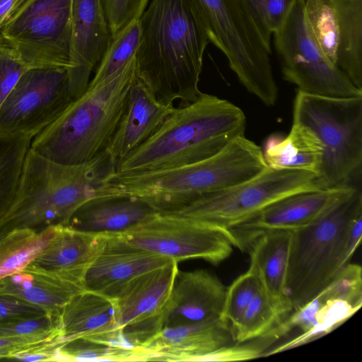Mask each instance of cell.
I'll list each match as a JSON object with an SVG mask.
<instances>
[{"mask_svg": "<svg viewBox=\"0 0 362 362\" xmlns=\"http://www.w3.org/2000/svg\"><path fill=\"white\" fill-rule=\"evenodd\" d=\"M136 78L158 102L196 100L207 30L189 0H150L140 17Z\"/></svg>", "mask_w": 362, "mask_h": 362, "instance_id": "1", "label": "cell"}, {"mask_svg": "<svg viewBox=\"0 0 362 362\" xmlns=\"http://www.w3.org/2000/svg\"><path fill=\"white\" fill-rule=\"evenodd\" d=\"M116 165L106 150L86 163L66 165L29 149L13 200L0 218V239L15 229L68 226L81 206L102 197Z\"/></svg>", "mask_w": 362, "mask_h": 362, "instance_id": "2", "label": "cell"}, {"mask_svg": "<svg viewBox=\"0 0 362 362\" xmlns=\"http://www.w3.org/2000/svg\"><path fill=\"white\" fill-rule=\"evenodd\" d=\"M245 127L240 107L202 93L190 104L175 107L153 136L117 164L116 175L145 173L202 160L243 136Z\"/></svg>", "mask_w": 362, "mask_h": 362, "instance_id": "3", "label": "cell"}, {"mask_svg": "<svg viewBox=\"0 0 362 362\" xmlns=\"http://www.w3.org/2000/svg\"><path fill=\"white\" fill-rule=\"evenodd\" d=\"M267 167L262 148L243 135L193 163L140 174L115 173L103 197H134L156 211L174 212L205 195L250 180Z\"/></svg>", "mask_w": 362, "mask_h": 362, "instance_id": "4", "label": "cell"}, {"mask_svg": "<svg viewBox=\"0 0 362 362\" xmlns=\"http://www.w3.org/2000/svg\"><path fill=\"white\" fill-rule=\"evenodd\" d=\"M136 78L134 57L110 78L87 88L32 139L30 149L66 165L81 164L94 158L107 148L114 135Z\"/></svg>", "mask_w": 362, "mask_h": 362, "instance_id": "5", "label": "cell"}, {"mask_svg": "<svg viewBox=\"0 0 362 362\" xmlns=\"http://www.w3.org/2000/svg\"><path fill=\"white\" fill-rule=\"evenodd\" d=\"M362 211L359 188L315 222L292 230L287 290L293 311L313 299L349 263L347 231Z\"/></svg>", "mask_w": 362, "mask_h": 362, "instance_id": "6", "label": "cell"}, {"mask_svg": "<svg viewBox=\"0 0 362 362\" xmlns=\"http://www.w3.org/2000/svg\"><path fill=\"white\" fill-rule=\"evenodd\" d=\"M293 123L311 130L321 141L318 179L324 188L349 184L362 164V96L329 97L298 90Z\"/></svg>", "mask_w": 362, "mask_h": 362, "instance_id": "7", "label": "cell"}, {"mask_svg": "<svg viewBox=\"0 0 362 362\" xmlns=\"http://www.w3.org/2000/svg\"><path fill=\"white\" fill-rule=\"evenodd\" d=\"M213 43L246 90L264 105L278 99L269 49L240 0H189Z\"/></svg>", "mask_w": 362, "mask_h": 362, "instance_id": "8", "label": "cell"}, {"mask_svg": "<svg viewBox=\"0 0 362 362\" xmlns=\"http://www.w3.org/2000/svg\"><path fill=\"white\" fill-rule=\"evenodd\" d=\"M305 0H297L274 35L283 78L298 90L329 97L362 96L348 76L327 57L311 34L304 13Z\"/></svg>", "mask_w": 362, "mask_h": 362, "instance_id": "9", "label": "cell"}, {"mask_svg": "<svg viewBox=\"0 0 362 362\" xmlns=\"http://www.w3.org/2000/svg\"><path fill=\"white\" fill-rule=\"evenodd\" d=\"M115 235L130 246L177 262L202 259L216 265L234 247L225 230L168 212L156 211Z\"/></svg>", "mask_w": 362, "mask_h": 362, "instance_id": "10", "label": "cell"}, {"mask_svg": "<svg viewBox=\"0 0 362 362\" xmlns=\"http://www.w3.org/2000/svg\"><path fill=\"white\" fill-rule=\"evenodd\" d=\"M324 189L318 177L298 170L267 167L253 178L205 195L181 209L168 212L226 230L272 202L297 192Z\"/></svg>", "mask_w": 362, "mask_h": 362, "instance_id": "11", "label": "cell"}, {"mask_svg": "<svg viewBox=\"0 0 362 362\" xmlns=\"http://www.w3.org/2000/svg\"><path fill=\"white\" fill-rule=\"evenodd\" d=\"M74 0H32L0 35L28 67L69 69Z\"/></svg>", "mask_w": 362, "mask_h": 362, "instance_id": "12", "label": "cell"}, {"mask_svg": "<svg viewBox=\"0 0 362 362\" xmlns=\"http://www.w3.org/2000/svg\"><path fill=\"white\" fill-rule=\"evenodd\" d=\"M73 101L66 69L28 68L0 107V134L33 139Z\"/></svg>", "mask_w": 362, "mask_h": 362, "instance_id": "13", "label": "cell"}, {"mask_svg": "<svg viewBox=\"0 0 362 362\" xmlns=\"http://www.w3.org/2000/svg\"><path fill=\"white\" fill-rule=\"evenodd\" d=\"M356 188L346 184L292 194L225 230L233 247L247 252L253 242L265 233L295 230L315 222L351 195Z\"/></svg>", "mask_w": 362, "mask_h": 362, "instance_id": "14", "label": "cell"}, {"mask_svg": "<svg viewBox=\"0 0 362 362\" xmlns=\"http://www.w3.org/2000/svg\"><path fill=\"white\" fill-rule=\"evenodd\" d=\"M178 271L173 260L140 276L114 299L117 329L127 346L138 349L164 327Z\"/></svg>", "mask_w": 362, "mask_h": 362, "instance_id": "15", "label": "cell"}, {"mask_svg": "<svg viewBox=\"0 0 362 362\" xmlns=\"http://www.w3.org/2000/svg\"><path fill=\"white\" fill-rule=\"evenodd\" d=\"M234 342L230 326L220 317L165 327L139 347V361H206L212 352Z\"/></svg>", "mask_w": 362, "mask_h": 362, "instance_id": "16", "label": "cell"}, {"mask_svg": "<svg viewBox=\"0 0 362 362\" xmlns=\"http://www.w3.org/2000/svg\"><path fill=\"white\" fill-rule=\"evenodd\" d=\"M112 37L101 0H74L69 89L74 100L87 90Z\"/></svg>", "mask_w": 362, "mask_h": 362, "instance_id": "17", "label": "cell"}, {"mask_svg": "<svg viewBox=\"0 0 362 362\" xmlns=\"http://www.w3.org/2000/svg\"><path fill=\"white\" fill-rule=\"evenodd\" d=\"M173 260L132 246L111 234L87 269L85 289L115 299L133 281Z\"/></svg>", "mask_w": 362, "mask_h": 362, "instance_id": "18", "label": "cell"}, {"mask_svg": "<svg viewBox=\"0 0 362 362\" xmlns=\"http://www.w3.org/2000/svg\"><path fill=\"white\" fill-rule=\"evenodd\" d=\"M86 270H49L33 263L0 280V295H8L38 305L47 314L60 315L64 306L85 291Z\"/></svg>", "mask_w": 362, "mask_h": 362, "instance_id": "19", "label": "cell"}, {"mask_svg": "<svg viewBox=\"0 0 362 362\" xmlns=\"http://www.w3.org/2000/svg\"><path fill=\"white\" fill-rule=\"evenodd\" d=\"M226 288L218 278L206 270H179L167 308L164 327L220 317Z\"/></svg>", "mask_w": 362, "mask_h": 362, "instance_id": "20", "label": "cell"}, {"mask_svg": "<svg viewBox=\"0 0 362 362\" xmlns=\"http://www.w3.org/2000/svg\"><path fill=\"white\" fill-rule=\"evenodd\" d=\"M59 318L62 337L58 346L83 339L129 348L123 342L117 329L114 299L85 290L64 306Z\"/></svg>", "mask_w": 362, "mask_h": 362, "instance_id": "21", "label": "cell"}, {"mask_svg": "<svg viewBox=\"0 0 362 362\" xmlns=\"http://www.w3.org/2000/svg\"><path fill=\"white\" fill-rule=\"evenodd\" d=\"M174 108L156 100L136 78L130 87L124 112L105 150L117 164L153 136Z\"/></svg>", "mask_w": 362, "mask_h": 362, "instance_id": "22", "label": "cell"}, {"mask_svg": "<svg viewBox=\"0 0 362 362\" xmlns=\"http://www.w3.org/2000/svg\"><path fill=\"white\" fill-rule=\"evenodd\" d=\"M292 230L265 233L250 247L251 267L262 291L283 318L293 311L287 290Z\"/></svg>", "mask_w": 362, "mask_h": 362, "instance_id": "23", "label": "cell"}, {"mask_svg": "<svg viewBox=\"0 0 362 362\" xmlns=\"http://www.w3.org/2000/svg\"><path fill=\"white\" fill-rule=\"evenodd\" d=\"M156 212L134 197H97L81 206L68 226L93 233H119Z\"/></svg>", "mask_w": 362, "mask_h": 362, "instance_id": "24", "label": "cell"}, {"mask_svg": "<svg viewBox=\"0 0 362 362\" xmlns=\"http://www.w3.org/2000/svg\"><path fill=\"white\" fill-rule=\"evenodd\" d=\"M262 149L264 161L272 169L304 171L319 177L323 146L317 136L303 125L293 123L286 136L271 134Z\"/></svg>", "mask_w": 362, "mask_h": 362, "instance_id": "25", "label": "cell"}, {"mask_svg": "<svg viewBox=\"0 0 362 362\" xmlns=\"http://www.w3.org/2000/svg\"><path fill=\"white\" fill-rule=\"evenodd\" d=\"M112 233L62 226L52 243L31 263L49 270H87Z\"/></svg>", "mask_w": 362, "mask_h": 362, "instance_id": "26", "label": "cell"}, {"mask_svg": "<svg viewBox=\"0 0 362 362\" xmlns=\"http://www.w3.org/2000/svg\"><path fill=\"white\" fill-rule=\"evenodd\" d=\"M338 41L336 64L362 90V0H332Z\"/></svg>", "mask_w": 362, "mask_h": 362, "instance_id": "27", "label": "cell"}, {"mask_svg": "<svg viewBox=\"0 0 362 362\" xmlns=\"http://www.w3.org/2000/svg\"><path fill=\"white\" fill-rule=\"evenodd\" d=\"M62 225L41 230L15 229L0 239V280L17 273L35 260L54 240Z\"/></svg>", "mask_w": 362, "mask_h": 362, "instance_id": "28", "label": "cell"}, {"mask_svg": "<svg viewBox=\"0 0 362 362\" xmlns=\"http://www.w3.org/2000/svg\"><path fill=\"white\" fill-rule=\"evenodd\" d=\"M32 138L0 134V218L10 207Z\"/></svg>", "mask_w": 362, "mask_h": 362, "instance_id": "29", "label": "cell"}, {"mask_svg": "<svg viewBox=\"0 0 362 362\" xmlns=\"http://www.w3.org/2000/svg\"><path fill=\"white\" fill-rule=\"evenodd\" d=\"M139 18L133 21L111 39L88 88H93L110 78L135 57L141 37Z\"/></svg>", "mask_w": 362, "mask_h": 362, "instance_id": "30", "label": "cell"}, {"mask_svg": "<svg viewBox=\"0 0 362 362\" xmlns=\"http://www.w3.org/2000/svg\"><path fill=\"white\" fill-rule=\"evenodd\" d=\"M317 300L320 303V307L317 312L313 327L284 344L267 351L264 356L278 354L321 337L341 325L360 309V307L346 300H328L324 302H320L318 299Z\"/></svg>", "mask_w": 362, "mask_h": 362, "instance_id": "31", "label": "cell"}, {"mask_svg": "<svg viewBox=\"0 0 362 362\" xmlns=\"http://www.w3.org/2000/svg\"><path fill=\"white\" fill-rule=\"evenodd\" d=\"M284 318L261 289L232 328L233 341L243 343L264 335Z\"/></svg>", "mask_w": 362, "mask_h": 362, "instance_id": "32", "label": "cell"}, {"mask_svg": "<svg viewBox=\"0 0 362 362\" xmlns=\"http://www.w3.org/2000/svg\"><path fill=\"white\" fill-rule=\"evenodd\" d=\"M58 361H138L137 349L77 339L57 347Z\"/></svg>", "mask_w": 362, "mask_h": 362, "instance_id": "33", "label": "cell"}, {"mask_svg": "<svg viewBox=\"0 0 362 362\" xmlns=\"http://www.w3.org/2000/svg\"><path fill=\"white\" fill-rule=\"evenodd\" d=\"M266 46L285 22L297 0H240Z\"/></svg>", "mask_w": 362, "mask_h": 362, "instance_id": "34", "label": "cell"}, {"mask_svg": "<svg viewBox=\"0 0 362 362\" xmlns=\"http://www.w3.org/2000/svg\"><path fill=\"white\" fill-rule=\"evenodd\" d=\"M261 289L259 280L251 267L227 287L220 317L231 330Z\"/></svg>", "mask_w": 362, "mask_h": 362, "instance_id": "35", "label": "cell"}, {"mask_svg": "<svg viewBox=\"0 0 362 362\" xmlns=\"http://www.w3.org/2000/svg\"><path fill=\"white\" fill-rule=\"evenodd\" d=\"M316 297L324 302L342 300L361 307L362 270L360 265L349 263Z\"/></svg>", "mask_w": 362, "mask_h": 362, "instance_id": "36", "label": "cell"}, {"mask_svg": "<svg viewBox=\"0 0 362 362\" xmlns=\"http://www.w3.org/2000/svg\"><path fill=\"white\" fill-rule=\"evenodd\" d=\"M150 0H101L111 37L139 18Z\"/></svg>", "mask_w": 362, "mask_h": 362, "instance_id": "37", "label": "cell"}, {"mask_svg": "<svg viewBox=\"0 0 362 362\" xmlns=\"http://www.w3.org/2000/svg\"><path fill=\"white\" fill-rule=\"evenodd\" d=\"M61 332L16 337H0V361H11L20 354L56 347Z\"/></svg>", "mask_w": 362, "mask_h": 362, "instance_id": "38", "label": "cell"}, {"mask_svg": "<svg viewBox=\"0 0 362 362\" xmlns=\"http://www.w3.org/2000/svg\"><path fill=\"white\" fill-rule=\"evenodd\" d=\"M28 67L0 35V107Z\"/></svg>", "mask_w": 362, "mask_h": 362, "instance_id": "39", "label": "cell"}, {"mask_svg": "<svg viewBox=\"0 0 362 362\" xmlns=\"http://www.w3.org/2000/svg\"><path fill=\"white\" fill-rule=\"evenodd\" d=\"M60 315H45L33 319L18 320L0 323V337L61 332Z\"/></svg>", "mask_w": 362, "mask_h": 362, "instance_id": "40", "label": "cell"}, {"mask_svg": "<svg viewBox=\"0 0 362 362\" xmlns=\"http://www.w3.org/2000/svg\"><path fill=\"white\" fill-rule=\"evenodd\" d=\"M45 314V310L38 305L13 296L0 295V323L37 318Z\"/></svg>", "mask_w": 362, "mask_h": 362, "instance_id": "41", "label": "cell"}, {"mask_svg": "<svg viewBox=\"0 0 362 362\" xmlns=\"http://www.w3.org/2000/svg\"><path fill=\"white\" fill-rule=\"evenodd\" d=\"M15 2L16 0H0V30L13 8Z\"/></svg>", "mask_w": 362, "mask_h": 362, "instance_id": "42", "label": "cell"}, {"mask_svg": "<svg viewBox=\"0 0 362 362\" xmlns=\"http://www.w3.org/2000/svg\"><path fill=\"white\" fill-rule=\"evenodd\" d=\"M32 0H16L13 8L10 12L4 25L13 19Z\"/></svg>", "mask_w": 362, "mask_h": 362, "instance_id": "43", "label": "cell"}]
</instances>
